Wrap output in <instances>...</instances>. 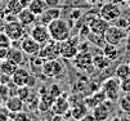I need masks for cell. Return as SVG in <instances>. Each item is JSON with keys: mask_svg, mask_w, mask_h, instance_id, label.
<instances>
[{"mask_svg": "<svg viewBox=\"0 0 130 121\" xmlns=\"http://www.w3.org/2000/svg\"><path fill=\"white\" fill-rule=\"evenodd\" d=\"M48 28H49L50 38L59 43L67 40L71 36V26L68 25V21L61 18V17L53 21L50 25H48Z\"/></svg>", "mask_w": 130, "mask_h": 121, "instance_id": "obj_1", "label": "cell"}, {"mask_svg": "<svg viewBox=\"0 0 130 121\" xmlns=\"http://www.w3.org/2000/svg\"><path fill=\"white\" fill-rule=\"evenodd\" d=\"M39 56L44 61H52V59H58L61 57V43L50 39L46 43L41 44Z\"/></svg>", "mask_w": 130, "mask_h": 121, "instance_id": "obj_2", "label": "cell"}, {"mask_svg": "<svg viewBox=\"0 0 130 121\" xmlns=\"http://www.w3.org/2000/svg\"><path fill=\"white\" fill-rule=\"evenodd\" d=\"M80 36H70L67 40L61 41V58L72 61L79 53Z\"/></svg>", "mask_w": 130, "mask_h": 121, "instance_id": "obj_3", "label": "cell"}, {"mask_svg": "<svg viewBox=\"0 0 130 121\" xmlns=\"http://www.w3.org/2000/svg\"><path fill=\"white\" fill-rule=\"evenodd\" d=\"M102 89L107 97V100L111 102H117L120 98V90H121V80L116 76V77H109L107 79L103 85Z\"/></svg>", "mask_w": 130, "mask_h": 121, "instance_id": "obj_4", "label": "cell"}, {"mask_svg": "<svg viewBox=\"0 0 130 121\" xmlns=\"http://www.w3.org/2000/svg\"><path fill=\"white\" fill-rule=\"evenodd\" d=\"M127 36V31L120 26H109L108 30L104 33V39L108 44H112V45H120L125 38Z\"/></svg>", "mask_w": 130, "mask_h": 121, "instance_id": "obj_5", "label": "cell"}, {"mask_svg": "<svg viewBox=\"0 0 130 121\" xmlns=\"http://www.w3.org/2000/svg\"><path fill=\"white\" fill-rule=\"evenodd\" d=\"M25 26L20 21H12L4 25V32L10 38L12 41H18L25 38Z\"/></svg>", "mask_w": 130, "mask_h": 121, "instance_id": "obj_6", "label": "cell"}, {"mask_svg": "<svg viewBox=\"0 0 130 121\" xmlns=\"http://www.w3.org/2000/svg\"><path fill=\"white\" fill-rule=\"evenodd\" d=\"M64 67L62 64V62H59L58 59H52V61H45L41 68V72L45 77L53 79V77H58L63 74Z\"/></svg>", "mask_w": 130, "mask_h": 121, "instance_id": "obj_7", "label": "cell"}, {"mask_svg": "<svg viewBox=\"0 0 130 121\" xmlns=\"http://www.w3.org/2000/svg\"><path fill=\"white\" fill-rule=\"evenodd\" d=\"M99 15L103 17L104 20H107L108 22H115L121 15V9L116 3L108 2V3L102 5V8L99 10Z\"/></svg>", "mask_w": 130, "mask_h": 121, "instance_id": "obj_8", "label": "cell"}, {"mask_svg": "<svg viewBox=\"0 0 130 121\" xmlns=\"http://www.w3.org/2000/svg\"><path fill=\"white\" fill-rule=\"evenodd\" d=\"M86 23L89 25L90 30L93 33H98V35H104L106 31L108 30V27L111 26L109 22L107 20H104L103 17H95V15H90Z\"/></svg>", "mask_w": 130, "mask_h": 121, "instance_id": "obj_9", "label": "cell"}, {"mask_svg": "<svg viewBox=\"0 0 130 121\" xmlns=\"http://www.w3.org/2000/svg\"><path fill=\"white\" fill-rule=\"evenodd\" d=\"M93 56L90 51H79L76 57L72 59L73 66L77 70H88V68L93 67Z\"/></svg>", "mask_w": 130, "mask_h": 121, "instance_id": "obj_10", "label": "cell"}, {"mask_svg": "<svg viewBox=\"0 0 130 121\" xmlns=\"http://www.w3.org/2000/svg\"><path fill=\"white\" fill-rule=\"evenodd\" d=\"M30 36H31L32 39H35L38 43H40V44H44V43H46L48 40L52 39V38H50V33H49L48 26L41 25V23L35 25V26L31 28Z\"/></svg>", "mask_w": 130, "mask_h": 121, "instance_id": "obj_11", "label": "cell"}, {"mask_svg": "<svg viewBox=\"0 0 130 121\" xmlns=\"http://www.w3.org/2000/svg\"><path fill=\"white\" fill-rule=\"evenodd\" d=\"M20 48L27 56H38L39 51H40V48H41V44L38 43L35 39H32L31 36H25L21 40Z\"/></svg>", "mask_w": 130, "mask_h": 121, "instance_id": "obj_12", "label": "cell"}, {"mask_svg": "<svg viewBox=\"0 0 130 121\" xmlns=\"http://www.w3.org/2000/svg\"><path fill=\"white\" fill-rule=\"evenodd\" d=\"M52 110L54 113L57 115H66V113H70L71 111V105H70V100L67 99V97L64 94L59 95L58 98H55V100L53 102V106H52Z\"/></svg>", "mask_w": 130, "mask_h": 121, "instance_id": "obj_13", "label": "cell"}, {"mask_svg": "<svg viewBox=\"0 0 130 121\" xmlns=\"http://www.w3.org/2000/svg\"><path fill=\"white\" fill-rule=\"evenodd\" d=\"M111 100H107V102H103L101 105H98L97 107L93 108V115L95 116V118L98 121H107L109 115H111Z\"/></svg>", "mask_w": 130, "mask_h": 121, "instance_id": "obj_14", "label": "cell"}, {"mask_svg": "<svg viewBox=\"0 0 130 121\" xmlns=\"http://www.w3.org/2000/svg\"><path fill=\"white\" fill-rule=\"evenodd\" d=\"M61 17V8H48L43 14H40L38 17V21L41 25H50L53 21H55L57 18Z\"/></svg>", "mask_w": 130, "mask_h": 121, "instance_id": "obj_15", "label": "cell"}, {"mask_svg": "<svg viewBox=\"0 0 130 121\" xmlns=\"http://www.w3.org/2000/svg\"><path fill=\"white\" fill-rule=\"evenodd\" d=\"M30 76L31 74L23 67H18L17 71L13 74L12 76V82L15 85V86H25L28 84V80H30Z\"/></svg>", "mask_w": 130, "mask_h": 121, "instance_id": "obj_16", "label": "cell"}, {"mask_svg": "<svg viewBox=\"0 0 130 121\" xmlns=\"http://www.w3.org/2000/svg\"><path fill=\"white\" fill-rule=\"evenodd\" d=\"M25 51L21 49V48H14V46H10L8 49V57L7 59L12 61L13 63H15L17 66H22L25 63Z\"/></svg>", "mask_w": 130, "mask_h": 121, "instance_id": "obj_17", "label": "cell"}, {"mask_svg": "<svg viewBox=\"0 0 130 121\" xmlns=\"http://www.w3.org/2000/svg\"><path fill=\"white\" fill-rule=\"evenodd\" d=\"M17 18L25 27H28V26H32L36 21H38V15H35L28 8H23L20 12V14L17 15Z\"/></svg>", "mask_w": 130, "mask_h": 121, "instance_id": "obj_18", "label": "cell"}, {"mask_svg": "<svg viewBox=\"0 0 130 121\" xmlns=\"http://www.w3.org/2000/svg\"><path fill=\"white\" fill-rule=\"evenodd\" d=\"M106 99H107V97H106L103 89H101V90H98V92H94L90 97H88V98L85 99V105H86L90 110H93L94 107H97L98 105L106 102Z\"/></svg>", "mask_w": 130, "mask_h": 121, "instance_id": "obj_19", "label": "cell"}, {"mask_svg": "<svg viewBox=\"0 0 130 121\" xmlns=\"http://www.w3.org/2000/svg\"><path fill=\"white\" fill-rule=\"evenodd\" d=\"M23 105H25V102L18 97V95H12L7 99V103H5V106L8 108V111L10 112H14V113H18V112H21L23 110Z\"/></svg>", "mask_w": 130, "mask_h": 121, "instance_id": "obj_20", "label": "cell"}, {"mask_svg": "<svg viewBox=\"0 0 130 121\" xmlns=\"http://www.w3.org/2000/svg\"><path fill=\"white\" fill-rule=\"evenodd\" d=\"M88 110H89V107L85 105V103H76V105L71 106L70 115L72 116V118H73V120L80 121L84 116H86V115H88Z\"/></svg>", "mask_w": 130, "mask_h": 121, "instance_id": "obj_21", "label": "cell"}, {"mask_svg": "<svg viewBox=\"0 0 130 121\" xmlns=\"http://www.w3.org/2000/svg\"><path fill=\"white\" fill-rule=\"evenodd\" d=\"M48 8H49V7H48V4H46L45 0H32L31 4L28 5V9H30L35 15H38V17H39L40 14H43Z\"/></svg>", "mask_w": 130, "mask_h": 121, "instance_id": "obj_22", "label": "cell"}, {"mask_svg": "<svg viewBox=\"0 0 130 121\" xmlns=\"http://www.w3.org/2000/svg\"><path fill=\"white\" fill-rule=\"evenodd\" d=\"M111 64V61L103 54H97L93 57V66H94L97 70H106V68H108Z\"/></svg>", "mask_w": 130, "mask_h": 121, "instance_id": "obj_23", "label": "cell"}, {"mask_svg": "<svg viewBox=\"0 0 130 121\" xmlns=\"http://www.w3.org/2000/svg\"><path fill=\"white\" fill-rule=\"evenodd\" d=\"M20 66H17L15 63H13L9 59H4L0 62V74H4V75H9L13 76V74L17 71V68Z\"/></svg>", "mask_w": 130, "mask_h": 121, "instance_id": "obj_24", "label": "cell"}, {"mask_svg": "<svg viewBox=\"0 0 130 121\" xmlns=\"http://www.w3.org/2000/svg\"><path fill=\"white\" fill-rule=\"evenodd\" d=\"M102 53L112 62L115 61L117 57H119V51H117V46L116 45H112V44H106L103 48H102Z\"/></svg>", "mask_w": 130, "mask_h": 121, "instance_id": "obj_25", "label": "cell"}, {"mask_svg": "<svg viewBox=\"0 0 130 121\" xmlns=\"http://www.w3.org/2000/svg\"><path fill=\"white\" fill-rule=\"evenodd\" d=\"M23 8H25V7L22 5V3L20 2V0H9V2L7 3V7H5V9H7L10 14H14V15L20 14V12H21Z\"/></svg>", "mask_w": 130, "mask_h": 121, "instance_id": "obj_26", "label": "cell"}, {"mask_svg": "<svg viewBox=\"0 0 130 121\" xmlns=\"http://www.w3.org/2000/svg\"><path fill=\"white\" fill-rule=\"evenodd\" d=\"M116 76L120 79V80H124V79H127L130 76V64H126V63H122L120 66H117L116 71H115Z\"/></svg>", "mask_w": 130, "mask_h": 121, "instance_id": "obj_27", "label": "cell"}, {"mask_svg": "<svg viewBox=\"0 0 130 121\" xmlns=\"http://www.w3.org/2000/svg\"><path fill=\"white\" fill-rule=\"evenodd\" d=\"M88 40L90 43H93L94 45H98L99 48H103L107 44V41L104 39V35H98V33H93V32H90V35L88 36Z\"/></svg>", "mask_w": 130, "mask_h": 121, "instance_id": "obj_28", "label": "cell"}, {"mask_svg": "<svg viewBox=\"0 0 130 121\" xmlns=\"http://www.w3.org/2000/svg\"><path fill=\"white\" fill-rule=\"evenodd\" d=\"M119 106L124 112L130 113V93H125L122 97L119 98Z\"/></svg>", "mask_w": 130, "mask_h": 121, "instance_id": "obj_29", "label": "cell"}, {"mask_svg": "<svg viewBox=\"0 0 130 121\" xmlns=\"http://www.w3.org/2000/svg\"><path fill=\"white\" fill-rule=\"evenodd\" d=\"M15 95H18L23 102H26V100H28V98L31 95V88L27 86V85H25V86H17Z\"/></svg>", "mask_w": 130, "mask_h": 121, "instance_id": "obj_30", "label": "cell"}, {"mask_svg": "<svg viewBox=\"0 0 130 121\" xmlns=\"http://www.w3.org/2000/svg\"><path fill=\"white\" fill-rule=\"evenodd\" d=\"M46 92H48V94L53 98V99H55V98H58L59 95H62L63 93H62V90H61V88L58 85H55V84H53L52 86H49V88L46 89Z\"/></svg>", "mask_w": 130, "mask_h": 121, "instance_id": "obj_31", "label": "cell"}, {"mask_svg": "<svg viewBox=\"0 0 130 121\" xmlns=\"http://www.w3.org/2000/svg\"><path fill=\"white\" fill-rule=\"evenodd\" d=\"M10 46H12V40H10V38L7 35L4 31L0 32V48L9 49Z\"/></svg>", "mask_w": 130, "mask_h": 121, "instance_id": "obj_32", "label": "cell"}, {"mask_svg": "<svg viewBox=\"0 0 130 121\" xmlns=\"http://www.w3.org/2000/svg\"><path fill=\"white\" fill-rule=\"evenodd\" d=\"M80 17H83V9H80V8H73V9L71 10L70 15H68V20H71V21H77Z\"/></svg>", "mask_w": 130, "mask_h": 121, "instance_id": "obj_33", "label": "cell"}, {"mask_svg": "<svg viewBox=\"0 0 130 121\" xmlns=\"http://www.w3.org/2000/svg\"><path fill=\"white\" fill-rule=\"evenodd\" d=\"M90 32H91V30H90V27H89V25L85 22L81 27H80V31H79V36L80 38H84V39H88V36L90 35Z\"/></svg>", "mask_w": 130, "mask_h": 121, "instance_id": "obj_34", "label": "cell"}, {"mask_svg": "<svg viewBox=\"0 0 130 121\" xmlns=\"http://www.w3.org/2000/svg\"><path fill=\"white\" fill-rule=\"evenodd\" d=\"M121 90L124 93H130V76L127 79L121 80Z\"/></svg>", "mask_w": 130, "mask_h": 121, "instance_id": "obj_35", "label": "cell"}, {"mask_svg": "<svg viewBox=\"0 0 130 121\" xmlns=\"http://www.w3.org/2000/svg\"><path fill=\"white\" fill-rule=\"evenodd\" d=\"M49 8H59L61 5V0H45Z\"/></svg>", "mask_w": 130, "mask_h": 121, "instance_id": "obj_36", "label": "cell"}, {"mask_svg": "<svg viewBox=\"0 0 130 121\" xmlns=\"http://www.w3.org/2000/svg\"><path fill=\"white\" fill-rule=\"evenodd\" d=\"M7 57H8V49L0 48V62L4 61V59H7Z\"/></svg>", "mask_w": 130, "mask_h": 121, "instance_id": "obj_37", "label": "cell"}, {"mask_svg": "<svg viewBox=\"0 0 130 121\" xmlns=\"http://www.w3.org/2000/svg\"><path fill=\"white\" fill-rule=\"evenodd\" d=\"M80 121H98L97 118H95V116L93 115V113H88L86 116H84Z\"/></svg>", "mask_w": 130, "mask_h": 121, "instance_id": "obj_38", "label": "cell"}, {"mask_svg": "<svg viewBox=\"0 0 130 121\" xmlns=\"http://www.w3.org/2000/svg\"><path fill=\"white\" fill-rule=\"evenodd\" d=\"M88 46H89V44L88 43H80L79 44V51H89L88 50Z\"/></svg>", "mask_w": 130, "mask_h": 121, "instance_id": "obj_39", "label": "cell"}, {"mask_svg": "<svg viewBox=\"0 0 130 121\" xmlns=\"http://www.w3.org/2000/svg\"><path fill=\"white\" fill-rule=\"evenodd\" d=\"M52 121H64V120H63V115H57V113H54Z\"/></svg>", "mask_w": 130, "mask_h": 121, "instance_id": "obj_40", "label": "cell"}, {"mask_svg": "<svg viewBox=\"0 0 130 121\" xmlns=\"http://www.w3.org/2000/svg\"><path fill=\"white\" fill-rule=\"evenodd\" d=\"M20 2L22 3V5H23L25 8H28V5L31 4V2H32V0H20Z\"/></svg>", "mask_w": 130, "mask_h": 121, "instance_id": "obj_41", "label": "cell"}, {"mask_svg": "<svg viewBox=\"0 0 130 121\" xmlns=\"http://www.w3.org/2000/svg\"><path fill=\"white\" fill-rule=\"evenodd\" d=\"M85 2H86V3H89V4H95V3L98 2V0H85Z\"/></svg>", "mask_w": 130, "mask_h": 121, "instance_id": "obj_42", "label": "cell"}, {"mask_svg": "<svg viewBox=\"0 0 130 121\" xmlns=\"http://www.w3.org/2000/svg\"><path fill=\"white\" fill-rule=\"evenodd\" d=\"M0 121H7V116H3V115H0Z\"/></svg>", "mask_w": 130, "mask_h": 121, "instance_id": "obj_43", "label": "cell"}, {"mask_svg": "<svg viewBox=\"0 0 130 121\" xmlns=\"http://www.w3.org/2000/svg\"><path fill=\"white\" fill-rule=\"evenodd\" d=\"M113 121H121L120 117H113Z\"/></svg>", "mask_w": 130, "mask_h": 121, "instance_id": "obj_44", "label": "cell"}, {"mask_svg": "<svg viewBox=\"0 0 130 121\" xmlns=\"http://www.w3.org/2000/svg\"><path fill=\"white\" fill-rule=\"evenodd\" d=\"M129 5H130V0H129Z\"/></svg>", "mask_w": 130, "mask_h": 121, "instance_id": "obj_45", "label": "cell"}, {"mask_svg": "<svg viewBox=\"0 0 130 121\" xmlns=\"http://www.w3.org/2000/svg\"><path fill=\"white\" fill-rule=\"evenodd\" d=\"M2 2H3V0H0V3H2Z\"/></svg>", "mask_w": 130, "mask_h": 121, "instance_id": "obj_46", "label": "cell"}]
</instances>
